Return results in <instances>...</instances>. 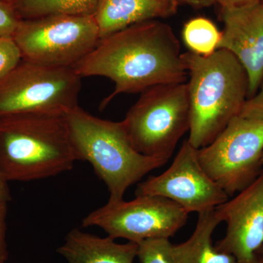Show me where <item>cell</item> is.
Instances as JSON below:
<instances>
[{"instance_id":"obj_1","label":"cell","mask_w":263,"mask_h":263,"mask_svg":"<svg viewBox=\"0 0 263 263\" xmlns=\"http://www.w3.org/2000/svg\"><path fill=\"white\" fill-rule=\"evenodd\" d=\"M182 54L171 26L155 19L100 40L73 69L81 78L102 76L113 81L114 91L102 102V110L120 94L186 83L188 74Z\"/></svg>"},{"instance_id":"obj_2","label":"cell","mask_w":263,"mask_h":263,"mask_svg":"<svg viewBox=\"0 0 263 263\" xmlns=\"http://www.w3.org/2000/svg\"><path fill=\"white\" fill-rule=\"evenodd\" d=\"M189 76L190 144L207 146L240 115L249 98L247 72L234 55L218 49L208 57L182 54Z\"/></svg>"},{"instance_id":"obj_3","label":"cell","mask_w":263,"mask_h":263,"mask_svg":"<svg viewBox=\"0 0 263 263\" xmlns=\"http://www.w3.org/2000/svg\"><path fill=\"white\" fill-rule=\"evenodd\" d=\"M76 161L65 115L0 118V171L8 182L57 176L70 171Z\"/></svg>"},{"instance_id":"obj_4","label":"cell","mask_w":263,"mask_h":263,"mask_svg":"<svg viewBox=\"0 0 263 263\" xmlns=\"http://www.w3.org/2000/svg\"><path fill=\"white\" fill-rule=\"evenodd\" d=\"M65 119L76 160L91 164L106 184L108 202L124 200L128 189L167 163L137 152L121 122L100 119L79 105L67 112Z\"/></svg>"},{"instance_id":"obj_5","label":"cell","mask_w":263,"mask_h":263,"mask_svg":"<svg viewBox=\"0 0 263 263\" xmlns=\"http://www.w3.org/2000/svg\"><path fill=\"white\" fill-rule=\"evenodd\" d=\"M141 93L121 122L123 128L137 152L167 162L190 130L186 82L157 85Z\"/></svg>"},{"instance_id":"obj_6","label":"cell","mask_w":263,"mask_h":263,"mask_svg":"<svg viewBox=\"0 0 263 263\" xmlns=\"http://www.w3.org/2000/svg\"><path fill=\"white\" fill-rule=\"evenodd\" d=\"M81 79L72 67H47L22 60L0 83V118L65 115L79 105Z\"/></svg>"},{"instance_id":"obj_7","label":"cell","mask_w":263,"mask_h":263,"mask_svg":"<svg viewBox=\"0 0 263 263\" xmlns=\"http://www.w3.org/2000/svg\"><path fill=\"white\" fill-rule=\"evenodd\" d=\"M13 40L27 61L72 67L100 41L93 15H56L22 20Z\"/></svg>"},{"instance_id":"obj_8","label":"cell","mask_w":263,"mask_h":263,"mask_svg":"<svg viewBox=\"0 0 263 263\" xmlns=\"http://www.w3.org/2000/svg\"><path fill=\"white\" fill-rule=\"evenodd\" d=\"M263 121L236 117L207 146L197 149L200 164L227 194L234 196L263 169Z\"/></svg>"},{"instance_id":"obj_9","label":"cell","mask_w":263,"mask_h":263,"mask_svg":"<svg viewBox=\"0 0 263 263\" xmlns=\"http://www.w3.org/2000/svg\"><path fill=\"white\" fill-rule=\"evenodd\" d=\"M182 207L164 197L136 195L133 200L108 202L88 214L82 226L99 227L114 239L138 243L145 240L174 236L187 222Z\"/></svg>"},{"instance_id":"obj_10","label":"cell","mask_w":263,"mask_h":263,"mask_svg":"<svg viewBox=\"0 0 263 263\" xmlns=\"http://www.w3.org/2000/svg\"><path fill=\"white\" fill-rule=\"evenodd\" d=\"M136 195H154L176 202L189 214L209 212L230 197L209 176L197 156V149L187 140L171 166L158 176L138 183Z\"/></svg>"},{"instance_id":"obj_11","label":"cell","mask_w":263,"mask_h":263,"mask_svg":"<svg viewBox=\"0 0 263 263\" xmlns=\"http://www.w3.org/2000/svg\"><path fill=\"white\" fill-rule=\"evenodd\" d=\"M214 213L226 224L216 249L233 256L237 263L252 261L263 245V169L253 182L216 207Z\"/></svg>"},{"instance_id":"obj_12","label":"cell","mask_w":263,"mask_h":263,"mask_svg":"<svg viewBox=\"0 0 263 263\" xmlns=\"http://www.w3.org/2000/svg\"><path fill=\"white\" fill-rule=\"evenodd\" d=\"M224 22L219 49L234 55L247 72L249 99L258 91L263 81L262 2L240 8H221Z\"/></svg>"},{"instance_id":"obj_13","label":"cell","mask_w":263,"mask_h":263,"mask_svg":"<svg viewBox=\"0 0 263 263\" xmlns=\"http://www.w3.org/2000/svg\"><path fill=\"white\" fill-rule=\"evenodd\" d=\"M177 5L162 0H98L93 16L101 40L136 24L171 16Z\"/></svg>"},{"instance_id":"obj_14","label":"cell","mask_w":263,"mask_h":263,"mask_svg":"<svg viewBox=\"0 0 263 263\" xmlns=\"http://www.w3.org/2000/svg\"><path fill=\"white\" fill-rule=\"evenodd\" d=\"M57 252L68 263H133L138 245L118 243L110 237L101 238L76 228L67 235Z\"/></svg>"},{"instance_id":"obj_15","label":"cell","mask_w":263,"mask_h":263,"mask_svg":"<svg viewBox=\"0 0 263 263\" xmlns=\"http://www.w3.org/2000/svg\"><path fill=\"white\" fill-rule=\"evenodd\" d=\"M220 224L214 210L198 214L196 226L188 240L178 245L183 263H237L213 243V234Z\"/></svg>"},{"instance_id":"obj_16","label":"cell","mask_w":263,"mask_h":263,"mask_svg":"<svg viewBox=\"0 0 263 263\" xmlns=\"http://www.w3.org/2000/svg\"><path fill=\"white\" fill-rule=\"evenodd\" d=\"M22 20L56 15H94L98 0H11Z\"/></svg>"},{"instance_id":"obj_17","label":"cell","mask_w":263,"mask_h":263,"mask_svg":"<svg viewBox=\"0 0 263 263\" xmlns=\"http://www.w3.org/2000/svg\"><path fill=\"white\" fill-rule=\"evenodd\" d=\"M222 32L214 22L204 17L188 21L183 26V43L190 52L199 56L208 57L219 49Z\"/></svg>"},{"instance_id":"obj_18","label":"cell","mask_w":263,"mask_h":263,"mask_svg":"<svg viewBox=\"0 0 263 263\" xmlns=\"http://www.w3.org/2000/svg\"><path fill=\"white\" fill-rule=\"evenodd\" d=\"M137 257L141 263H183L178 245L167 238L145 240L138 243Z\"/></svg>"},{"instance_id":"obj_19","label":"cell","mask_w":263,"mask_h":263,"mask_svg":"<svg viewBox=\"0 0 263 263\" xmlns=\"http://www.w3.org/2000/svg\"><path fill=\"white\" fill-rule=\"evenodd\" d=\"M22 52L13 37H0V83L19 65Z\"/></svg>"},{"instance_id":"obj_20","label":"cell","mask_w":263,"mask_h":263,"mask_svg":"<svg viewBox=\"0 0 263 263\" xmlns=\"http://www.w3.org/2000/svg\"><path fill=\"white\" fill-rule=\"evenodd\" d=\"M21 22L11 3L0 0V37H13Z\"/></svg>"},{"instance_id":"obj_21","label":"cell","mask_w":263,"mask_h":263,"mask_svg":"<svg viewBox=\"0 0 263 263\" xmlns=\"http://www.w3.org/2000/svg\"><path fill=\"white\" fill-rule=\"evenodd\" d=\"M240 117L263 121V81L255 95L246 102Z\"/></svg>"},{"instance_id":"obj_22","label":"cell","mask_w":263,"mask_h":263,"mask_svg":"<svg viewBox=\"0 0 263 263\" xmlns=\"http://www.w3.org/2000/svg\"><path fill=\"white\" fill-rule=\"evenodd\" d=\"M8 202L0 200V263H5L8 257L6 245Z\"/></svg>"},{"instance_id":"obj_23","label":"cell","mask_w":263,"mask_h":263,"mask_svg":"<svg viewBox=\"0 0 263 263\" xmlns=\"http://www.w3.org/2000/svg\"><path fill=\"white\" fill-rule=\"evenodd\" d=\"M262 0H215L221 8H240L260 3Z\"/></svg>"},{"instance_id":"obj_24","label":"cell","mask_w":263,"mask_h":263,"mask_svg":"<svg viewBox=\"0 0 263 263\" xmlns=\"http://www.w3.org/2000/svg\"><path fill=\"white\" fill-rule=\"evenodd\" d=\"M8 181L5 179L1 171H0V200L10 201L11 199L10 191Z\"/></svg>"},{"instance_id":"obj_25","label":"cell","mask_w":263,"mask_h":263,"mask_svg":"<svg viewBox=\"0 0 263 263\" xmlns=\"http://www.w3.org/2000/svg\"><path fill=\"white\" fill-rule=\"evenodd\" d=\"M185 4L191 5L194 8H202L211 6L215 3V0H181Z\"/></svg>"},{"instance_id":"obj_26","label":"cell","mask_w":263,"mask_h":263,"mask_svg":"<svg viewBox=\"0 0 263 263\" xmlns=\"http://www.w3.org/2000/svg\"><path fill=\"white\" fill-rule=\"evenodd\" d=\"M247 263H263V257H259L256 254L255 257L252 261Z\"/></svg>"},{"instance_id":"obj_27","label":"cell","mask_w":263,"mask_h":263,"mask_svg":"<svg viewBox=\"0 0 263 263\" xmlns=\"http://www.w3.org/2000/svg\"><path fill=\"white\" fill-rule=\"evenodd\" d=\"M256 254L259 256V257H263V245L262 247H261L260 248L258 249V251H257Z\"/></svg>"},{"instance_id":"obj_28","label":"cell","mask_w":263,"mask_h":263,"mask_svg":"<svg viewBox=\"0 0 263 263\" xmlns=\"http://www.w3.org/2000/svg\"><path fill=\"white\" fill-rule=\"evenodd\" d=\"M162 1L170 2V3H178V0H162Z\"/></svg>"},{"instance_id":"obj_29","label":"cell","mask_w":263,"mask_h":263,"mask_svg":"<svg viewBox=\"0 0 263 263\" xmlns=\"http://www.w3.org/2000/svg\"><path fill=\"white\" fill-rule=\"evenodd\" d=\"M262 165H263V154H262Z\"/></svg>"},{"instance_id":"obj_30","label":"cell","mask_w":263,"mask_h":263,"mask_svg":"<svg viewBox=\"0 0 263 263\" xmlns=\"http://www.w3.org/2000/svg\"><path fill=\"white\" fill-rule=\"evenodd\" d=\"M5 1H9V2H10V1H11V0H5Z\"/></svg>"},{"instance_id":"obj_31","label":"cell","mask_w":263,"mask_h":263,"mask_svg":"<svg viewBox=\"0 0 263 263\" xmlns=\"http://www.w3.org/2000/svg\"><path fill=\"white\" fill-rule=\"evenodd\" d=\"M262 4H263V0H262Z\"/></svg>"}]
</instances>
